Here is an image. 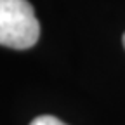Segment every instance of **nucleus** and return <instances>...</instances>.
Instances as JSON below:
<instances>
[{
  "label": "nucleus",
  "instance_id": "3",
  "mask_svg": "<svg viewBox=\"0 0 125 125\" xmlns=\"http://www.w3.org/2000/svg\"><path fill=\"white\" fill-rule=\"evenodd\" d=\"M123 47H125V33H123Z\"/></svg>",
  "mask_w": 125,
  "mask_h": 125
},
{
  "label": "nucleus",
  "instance_id": "2",
  "mask_svg": "<svg viewBox=\"0 0 125 125\" xmlns=\"http://www.w3.org/2000/svg\"><path fill=\"white\" fill-rule=\"evenodd\" d=\"M30 125H66L64 122H61L59 118L56 116H51V115H42V116H37Z\"/></svg>",
  "mask_w": 125,
  "mask_h": 125
},
{
  "label": "nucleus",
  "instance_id": "1",
  "mask_svg": "<svg viewBox=\"0 0 125 125\" xmlns=\"http://www.w3.org/2000/svg\"><path fill=\"white\" fill-rule=\"evenodd\" d=\"M38 37L40 24L28 0H0V45L30 49Z\"/></svg>",
  "mask_w": 125,
  "mask_h": 125
}]
</instances>
